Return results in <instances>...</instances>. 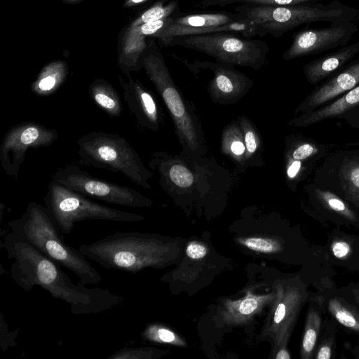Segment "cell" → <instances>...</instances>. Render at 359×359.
Here are the masks:
<instances>
[{"instance_id":"1","label":"cell","mask_w":359,"mask_h":359,"mask_svg":"<svg viewBox=\"0 0 359 359\" xmlns=\"http://www.w3.org/2000/svg\"><path fill=\"white\" fill-rule=\"evenodd\" d=\"M3 246L13 260L11 276L18 285L27 292L41 287L52 297L69 304L72 314H97L123 301L122 296L107 289L74 284L60 265L11 231L4 236Z\"/></svg>"},{"instance_id":"2","label":"cell","mask_w":359,"mask_h":359,"mask_svg":"<svg viewBox=\"0 0 359 359\" xmlns=\"http://www.w3.org/2000/svg\"><path fill=\"white\" fill-rule=\"evenodd\" d=\"M8 226L10 231L72 271L81 283L95 285L102 280L101 274L86 257L65 243L46 206L35 201L29 203L22 216L10 222Z\"/></svg>"},{"instance_id":"3","label":"cell","mask_w":359,"mask_h":359,"mask_svg":"<svg viewBox=\"0 0 359 359\" xmlns=\"http://www.w3.org/2000/svg\"><path fill=\"white\" fill-rule=\"evenodd\" d=\"M155 236L133 231H116L79 250L106 269L136 273L161 264V245Z\"/></svg>"},{"instance_id":"4","label":"cell","mask_w":359,"mask_h":359,"mask_svg":"<svg viewBox=\"0 0 359 359\" xmlns=\"http://www.w3.org/2000/svg\"><path fill=\"white\" fill-rule=\"evenodd\" d=\"M79 163L120 172L143 188L150 189L153 176L136 150L116 133L92 131L77 140Z\"/></svg>"},{"instance_id":"5","label":"cell","mask_w":359,"mask_h":359,"mask_svg":"<svg viewBox=\"0 0 359 359\" xmlns=\"http://www.w3.org/2000/svg\"><path fill=\"white\" fill-rule=\"evenodd\" d=\"M143 65L170 114L184 152L191 158L200 157L205 149L201 128L194 111L174 83L163 55L153 48L144 57Z\"/></svg>"},{"instance_id":"6","label":"cell","mask_w":359,"mask_h":359,"mask_svg":"<svg viewBox=\"0 0 359 359\" xmlns=\"http://www.w3.org/2000/svg\"><path fill=\"white\" fill-rule=\"evenodd\" d=\"M236 13L251 20L257 36L271 34L276 38L304 24L320 21L344 22L351 18L339 6L304 5L274 6L243 4L234 8Z\"/></svg>"},{"instance_id":"7","label":"cell","mask_w":359,"mask_h":359,"mask_svg":"<svg viewBox=\"0 0 359 359\" xmlns=\"http://www.w3.org/2000/svg\"><path fill=\"white\" fill-rule=\"evenodd\" d=\"M166 46L193 49L217 61L259 69L269 51L262 40L245 38L234 32L176 36L161 38Z\"/></svg>"},{"instance_id":"8","label":"cell","mask_w":359,"mask_h":359,"mask_svg":"<svg viewBox=\"0 0 359 359\" xmlns=\"http://www.w3.org/2000/svg\"><path fill=\"white\" fill-rule=\"evenodd\" d=\"M44 201L51 219L62 234H69L76 222L87 219L134 222L144 219L140 215L95 202L53 181L48 185Z\"/></svg>"},{"instance_id":"9","label":"cell","mask_w":359,"mask_h":359,"mask_svg":"<svg viewBox=\"0 0 359 359\" xmlns=\"http://www.w3.org/2000/svg\"><path fill=\"white\" fill-rule=\"evenodd\" d=\"M52 181L83 196L103 202L133 208L149 206L151 201L126 186L104 181L76 165H67L52 175Z\"/></svg>"},{"instance_id":"10","label":"cell","mask_w":359,"mask_h":359,"mask_svg":"<svg viewBox=\"0 0 359 359\" xmlns=\"http://www.w3.org/2000/svg\"><path fill=\"white\" fill-rule=\"evenodd\" d=\"M234 32L245 38L257 36L254 22L235 13H210L169 17L165 26L155 34L161 38Z\"/></svg>"},{"instance_id":"11","label":"cell","mask_w":359,"mask_h":359,"mask_svg":"<svg viewBox=\"0 0 359 359\" xmlns=\"http://www.w3.org/2000/svg\"><path fill=\"white\" fill-rule=\"evenodd\" d=\"M58 136L55 129L34 121L13 126L4 136L0 146V163L4 171L18 180L27 151L49 147Z\"/></svg>"},{"instance_id":"12","label":"cell","mask_w":359,"mask_h":359,"mask_svg":"<svg viewBox=\"0 0 359 359\" xmlns=\"http://www.w3.org/2000/svg\"><path fill=\"white\" fill-rule=\"evenodd\" d=\"M356 30L353 24L341 22L324 29L302 31L295 34L291 45L283 54V58L292 60L344 46Z\"/></svg>"},{"instance_id":"13","label":"cell","mask_w":359,"mask_h":359,"mask_svg":"<svg viewBox=\"0 0 359 359\" xmlns=\"http://www.w3.org/2000/svg\"><path fill=\"white\" fill-rule=\"evenodd\" d=\"M124 100L137 123L156 132L162 123L163 116L158 103L152 93L140 81L120 78Z\"/></svg>"},{"instance_id":"14","label":"cell","mask_w":359,"mask_h":359,"mask_svg":"<svg viewBox=\"0 0 359 359\" xmlns=\"http://www.w3.org/2000/svg\"><path fill=\"white\" fill-rule=\"evenodd\" d=\"M203 68L213 72L209 91L215 102L230 103L240 99L252 82L245 74L233 68L231 64L216 61L198 62Z\"/></svg>"},{"instance_id":"15","label":"cell","mask_w":359,"mask_h":359,"mask_svg":"<svg viewBox=\"0 0 359 359\" xmlns=\"http://www.w3.org/2000/svg\"><path fill=\"white\" fill-rule=\"evenodd\" d=\"M314 194L318 210L312 216L325 227L359 229V215L348 202L327 190L316 189Z\"/></svg>"},{"instance_id":"16","label":"cell","mask_w":359,"mask_h":359,"mask_svg":"<svg viewBox=\"0 0 359 359\" xmlns=\"http://www.w3.org/2000/svg\"><path fill=\"white\" fill-rule=\"evenodd\" d=\"M322 250L333 266L359 272V235L335 227L328 234Z\"/></svg>"},{"instance_id":"17","label":"cell","mask_w":359,"mask_h":359,"mask_svg":"<svg viewBox=\"0 0 359 359\" xmlns=\"http://www.w3.org/2000/svg\"><path fill=\"white\" fill-rule=\"evenodd\" d=\"M325 314L347 331L359 334V306L336 285L316 291Z\"/></svg>"},{"instance_id":"18","label":"cell","mask_w":359,"mask_h":359,"mask_svg":"<svg viewBox=\"0 0 359 359\" xmlns=\"http://www.w3.org/2000/svg\"><path fill=\"white\" fill-rule=\"evenodd\" d=\"M359 84V61L313 91L299 106L298 111L309 113Z\"/></svg>"},{"instance_id":"19","label":"cell","mask_w":359,"mask_h":359,"mask_svg":"<svg viewBox=\"0 0 359 359\" xmlns=\"http://www.w3.org/2000/svg\"><path fill=\"white\" fill-rule=\"evenodd\" d=\"M303 264L301 276L316 291L336 285V272L324 254L321 245H312L311 251Z\"/></svg>"},{"instance_id":"20","label":"cell","mask_w":359,"mask_h":359,"mask_svg":"<svg viewBox=\"0 0 359 359\" xmlns=\"http://www.w3.org/2000/svg\"><path fill=\"white\" fill-rule=\"evenodd\" d=\"M308 309L301 344L302 359H313L323 327L324 311L316 292L310 291Z\"/></svg>"},{"instance_id":"21","label":"cell","mask_w":359,"mask_h":359,"mask_svg":"<svg viewBox=\"0 0 359 359\" xmlns=\"http://www.w3.org/2000/svg\"><path fill=\"white\" fill-rule=\"evenodd\" d=\"M358 53L359 41L328 55L313 60L304 67L306 78L309 83H317L342 67Z\"/></svg>"},{"instance_id":"22","label":"cell","mask_w":359,"mask_h":359,"mask_svg":"<svg viewBox=\"0 0 359 359\" xmlns=\"http://www.w3.org/2000/svg\"><path fill=\"white\" fill-rule=\"evenodd\" d=\"M148 165L158 172L163 185L172 184L180 188H189L194 182L193 173L185 165L174 161L162 151L152 154Z\"/></svg>"},{"instance_id":"23","label":"cell","mask_w":359,"mask_h":359,"mask_svg":"<svg viewBox=\"0 0 359 359\" xmlns=\"http://www.w3.org/2000/svg\"><path fill=\"white\" fill-rule=\"evenodd\" d=\"M358 104H359V85L332 104L316 111L306 113L304 116L291 121L290 124L306 126L325 118L338 116Z\"/></svg>"},{"instance_id":"24","label":"cell","mask_w":359,"mask_h":359,"mask_svg":"<svg viewBox=\"0 0 359 359\" xmlns=\"http://www.w3.org/2000/svg\"><path fill=\"white\" fill-rule=\"evenodd\" d=\"M90 99L109 117L119 116L123 112L121 97L107 81L95 80L88 87Z\"/></svg>"},{"instance_id":"25","label":"cell","mask_w":359,"mask_h":359,"mask_svg":"<svg viewBox=\"0 0 359 359\" xmlns=\"http://www.w3.org/2000/svg\"><path fill=\"white\" fill-rule=\"evenodd\" d=\"M66 69L62 64H53L45 68L31 86L32 92L41 97L55 93L66 76Z\"/></svg>"},{"instance_id":"26","label":"cell","mask_w":359,"mask_h":359,"mask_svg":"<svg viewBox=\"0 0 359 359\" xmlns=\"http://www.w3.org/2000/svg\"><path fill=\"white\" fill-rule=\"evenodd\" d=\"M341 180L346 198L359 215V160L345 162L341 170Z\"/></svg>"},{"instance_id":"27","label":"cell","mask_w":359,"mask_h":359,"mask_svg":"<svg viewBox=\"0 0 359 359\" xmlns=\"http://www.w3.org/2000/svg\"><path fill=\"white\" fill-rule=\"evenodd\" d=\"M338 327L339 325L332 318H326L324 320L322 332L313 359H333L335 358Z\"/></svg>"},{"instance_id":"28","label":"cell","mask_w":359,"mask_h":359,"mask_svg":"<svg viewBox=\"0 0 359 359\" xmlns=\"http://www.w3.org/2000/svg\"><path fill=\"white\" fill-rule=\"evenodd\" d=\"M177 0H172L166 5L159 4L145 11L139 20V23H146L170 17L178 9Z\"/></svg>"},{"instance_id":"29","label":"cell","mask_w":359,"mask_h":359,"mask_svg":"<svg viewBox=\"0 0 359 359\" xmlns=\"http://www.w3.org/2000/svg\"><path fill=\"white\" fill-rule=\"evenodd\" d=\"M155 352L145 347H123L109 356L108 359H147L152 358Z\"/></svg>"},{"instance_id":"30","label":"cell","mask_w":359,"mask_h":359,"mask_svg":"<svg viewBox=\"0 0 359 359\" xmlns=\"http://www.w3.org/2000/svg\"><path fill=\"white\" fill-rule=\"evenodd\" d=\"M243 243L251 250L262 252H278L282 248L279 242L261 238H250Z\"/></svg>"},{"instance_id":"31","label":"cell","mask_w":359,"mask_h":359,"mask_svg":"<svg viewBox=\"0 0 359 359\" xmlns=\"http://www.w3.org/2000/svg\"><path fill=\"white\" fill-rule=\"evenodd\" d=\"M245 122L246 123L244 124L242 121V124L245 126L244 140L246 156L247 158H249L250 156L256 152L258 147V140L254 129L249 126L248 122Z\"/></svg>"},{"instance_id":"32","label":"cell","mask_w":359,"mask_h":359,"mask_svg":"<svg viewBox=\"0 0 359 359\" xmlns=\"http://www.w3.org/2000/svg\"><path fill=\"white\" fill-rule=\"evenodd\" d=\"M319 0H244L242 4H253L274 6H288Z\"/></svg>"},{"instance_id":"33","label":"cell","mask_w":359,"mask_h":359,"mask_svg":"<svg viewBox=\"0 0 359 359\" xmlns=\"http://www.w3.org/2000/svg\"><path fill=\"white\" fill-rule=\"evenodd\" d=\"M317 151V149L311 144L305 143L298 146L292 152L293 160H304Z\"/></svg>"},{"instance_id":"34","label":"cell","mask_w":359,"mask_h":359,"mask_svg":"<svg viewBox=\"0 0 359 359\" xmlns=\"http://www.w3.org/2000/svg\"><path fill=\"white\" fill-rule=\"evenodd\" d=\"M167 19L144 23L140 28V33L142 35L155 34L165 26Z\"/></svg>"},{"instance_id":"35","label":"cell","mask_w":359,"mask_h":359,"mask_svg":"<svg viewBox=\"0 0 359 359\" xmlns=\"http://www.w3.org/2000/svg\"><path fill=\"white\" fill-rule=\"evenodd\" d=\"M187 255L194 259L203 258L207 253L206 248L196 243H190L187 247Z\"/></svg>"},{"instance_id":"36","label":"cell","mask_w":359,"mask_h":359,"mask_svg":"<svg viewBox=\"0 0 359 359\" xmlns=\"http://www.w3.org/2000/svg\"><path fill=\"white\" fill-rule=\"evenodd\" d=\"M341 290L359 306V280L340 287Z\"/></svg>"},{"instance_id":"37","label":"cell","mask_w":359,"mask_h":359,"mask_svg":"<svg viewBox=\"0 0 359 359\" xmlns=\"http://www.w3.org/2000/svg\"><path fill=\"white\" fill-rule=\"evenodd\" d=\"M257 301L254 298H246L241 303L238 310L243 315H249L257 309Z\"/></svg>"},{"instance_id":"38","label":"cell","mask_w":359,"mask_h":359,"mask_svg":"<svg viewBox=\"0 0 359 359\" xmlns=\"http://www.w3.org/2000/svg\"><path fill=\"white\" fill-rule=\"evenodd\" d=\"M244 0H201L197 6L201 7L226 6L236 3H243Z\"/></svg>"},{"instance_id":"39","label":"cell","mask_w":359,"mask_h":359,"mask_svg":"<svg viewBox=\"0 0 359 359\" xmlns=\"http://www.w3.org/2000/svg\"><path fill=\"white\" fill-rule=\"evenodd\" d=\"M231 152L235 156H241L245 153V146L243 143V142L235 140L231 142L229 146Z\"/></svg>"},{"instance_id":"40","label":"cell","mask_w":359,"mask_h":359,"mask_svg":"<svg viewBox=\"0 0 359 359\" xmlns=\"http://www.w3.org/2000/svg\"><path fill=\"white\" fill-rule=\"evenodd\" d=\"M302 166V162L299 160H294L289 165L287 174L290 178H294L299 172Z\"/></svg>"},{"instance_id":"41","label":"cell","mask_w":359,"mask_h":359,"mask_svg":"<svg viewBox=\"0 0 359 359\" xmlns=\"http://www.w3.org/2000/svg\"><path fill=\"white\" fill-rule=\"evenodd\" d=\"M276 358L277 359H290L291 358L288 351L283 348L277 353Z\"/></svg>"},{"instance_id":"42","label":"cell","mask_w":359,"mask_h":359,"mask_svg":"<svg viewBox=\"0 0 359 359\" xmlns=\"http://www.w3.org/2000/svg\"><path fill=\"white\" fill-rule=\"evenodd\" d=\"M142 0H133V2L138 3L140 1H142Z\"/></svg>"}]
</instances>
